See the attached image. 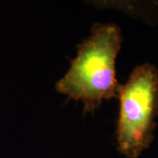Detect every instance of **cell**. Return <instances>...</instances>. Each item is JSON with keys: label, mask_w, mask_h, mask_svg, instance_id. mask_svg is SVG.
I'll return each mask as SVG.
<instances>
[{"label": "cell", "mask_w": 158, "mask_h": 158, "mask_svg": "<svg viewBox=\"0 0 158 158\" xmlns=\"http://www.w3.org/2000/svg\"><path fill=\"white\" fill-rule=\"evenodd\" d=\"M94 6H107L127 15L141 19L148 25H158V1H96Z\"/></svg>", "instance_id": "3"}, {"label": "cell", "mask_w": 158, "mask_h": 158, "mask_svg": "<svg viewBox=\"0 0 158 158\" xmlns=\"http://www.w3.org/2000/svg\"><path fill=\"white\" fill-rule=\"evenodd\" d=\"M120 28L113 23H95L77 47L66 74L56 84L57 92L80 102L85 113H94L105 100L118 97L116 60L121 44Z\"/></svg>", "instance_id": "1"}, {"label": "cell", "mask_w": 158, "mask_h": 158, "mask_svg": "<svg viewBox=\"0 0 158 158\" xmlns=\"http://www.w3.org/2000/svg\"><path fill=\"white\" fill-rule=\"evenodd\" d=\"M117 149L125 158H139L152 144L158 118V68L145 62L136 66L118 97Z\"/></svg>", "instance_id": "2"}]
</instances>
